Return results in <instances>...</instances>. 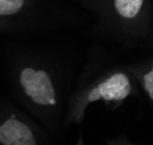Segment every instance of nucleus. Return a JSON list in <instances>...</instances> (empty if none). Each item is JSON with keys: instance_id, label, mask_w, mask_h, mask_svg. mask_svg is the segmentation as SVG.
<instances>
[{"instance_id": "obj_1", "label": "nucleus", "mask_w": 153, "mask_h": 145, "mask_svg": "<svg viewBox=\"0 0 153 145\" xmlns=\"http://www.w3.org/2000/svg\"><path fill=\"white\" fill-rule=\"evenodd\" d=\"M20 83L24 93L38 105H54L55 91L50 76L44 70L27 67L20 74Z\"/></svg>"}, {"instance_id": "obj_5", "label": "nucleus", "mask_w": 153, "mask_h": 145, "mask_svg": "<svg viewBox=\"0 0 153 145\" xmlns=\"http://www.w3.org/2000/svg\"><path fill=\"white\" fill-rule=\"evenodd\" d=\"M23 5L24 0H0V15H13L23 7Z\"/></svg>"}, {"instance_id": "obj_2", "label": "nucleus", "mask_w": 153, "mask_h": 145, "mask_svg": "<svg viewBox=\"0 0 153 145\" xmlns=\"http://www.w3.org/2000/svg\"><path fill=\"white\" fill-rule=\"evenodd\" d=\"M131 91L129 78L124 74H115L89 93V101L98 99L123 100Z\"/></svg>"}, {"instance_id": "obj_3", "label": "nucleus", "mask_w": 153, "mask_h": 145, "mask_svg": "<svg viewBox=\"0 0 153 145\" xmlns=\"http://www.w3.org/2000/svg\"><path fill=\"white\" fill-rule=\"evenodd\" d=\"M33 139L35 136L30 127L15 117L7 119L0 124L1 145H22Z\"/></svg>"}, {"instance_id": "obj_4", "label": "nucleus", "mask_w": 153, "mask_h": 145, "mask_svg": "<svg viewBox=\"0 0 153 145\" xmlns=\"http://www.w3.org/2000/svg\"><path fill=\"white\" fill-rule=\"evenodd\" d=\"M144 0H114L116 12L123 17L132 19L138 14Z\"/></svg>"}, {"instance_id": "obj_6", "label": "nucleus", "mask_w": 153, "mask_h": 145, "mask_svg": "<svg viewBox=\"0 0 153 145\" xmlns=\"http://www.w3.org/2000/svg\"><path fill=\"white\" fill-rule=\"evenodd\" d=\"M22 145H36V139H33V141H30V142H27V143H24Z\"/></svg>"}]
</instances>
